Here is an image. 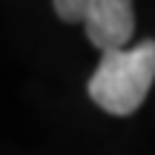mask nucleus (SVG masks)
<instances>
[{
    "label": "nucleus",
    "mask_w": 155,
    "mask_h": 155,
    "mask_svg": "<svg viewBox=\"0 0 155 155\" xmlns=\"http://www.w3.org/2000/svg\"><path fill=\"white\" fill-rule=\"evenodd\" d=\"M155 81V40H141L132 49L109 52L86 83V92L112 115H132L144 104Z\"/></svg>",
    "instance_id": "f257e3e1"
},
{
    "label": "nucleus",
    "mask_w": 155,
    "mask_h": 155,
    "mask_svg": "<svg viewBox=\"0 0 155 155\" xmlns=\"http://www.w3.org/2000/svg\"><path fill=\"white\" fill-rule=\"evenodd\" d=\"M55 12L66 23H86V38L104 55L121 52L135 32V6L129 0H58Z\"/></svg>",
    "instance_id": "f03ea898"
}]
</instances>
